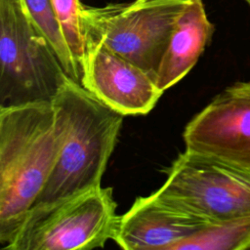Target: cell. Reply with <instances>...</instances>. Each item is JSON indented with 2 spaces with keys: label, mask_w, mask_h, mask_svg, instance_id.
I'll return each instance as SVG.
<instances>
[{
  "label": "cell",
  "mask_w": 250,
  "mask_h": 250,
  "mask_svg": "<svg viewBox=\"0 0 250 250\" xmlns=\"http://www.w3.org/2000/svg\"><path fill=\"white\" fill-rule=\"evenodd\" d=\"M186 149L250 168V80L225 88L187 124Z\"/></svg>",
  "instance_id": "cell-7"
},
{
  "label": "cell",
  "mask_w": 250,
  "mask_h": 250,
  "mask_svg": "<svg viewBox=\"0 0 250 250\" xmlns=\"http://www.w3.org/2000/svg\"><path fill=\"white\" fill-rule=\"evenodd\" d=\"M215 31L203 0H188L179 15L156 76L157 87L165 90L182 80L196 64Z\"/></svg>",
  "instance_id": "cell-10"
},
{
  "label": "cell",
  "mask_w": 250,
  "mask_h": 250,
  "mask_svg": "<svg viewBox=\"0 0 250 250\" xmlns=\"http://www.w3.org/2000/svg\"><path fill=\"white\" fill-rule=\"evenodd\" d=\"M22 8L48 40L65 73L80 83V76L62 33L51 0H21Z\"/></svg>",
  "instance_id": "cell-11"
},
{
  "label": "cell",
  "mask_w": 250,
  "mask_h": 250,
  "mask_svg": "<svg viewBox=\"0 0 250 250\" xmlns=\"http://www.w3.org/2000/svg\"><path fill=\"white\" fill-rule=\"evenodd\" d=\"M62 132L51 102L0 106V244L13 240L56 165Z\"/></svg>",
  "instance_id": "cell-1"
},
{
  "label": "cell",
  "mask_w": 250,
  "mask_h": 250,
  "mask_svg": "<svg viewBox=\"0 0 250 250\" xmlns=\"http://www.w3.org/2000/svg\"><path fill=\"white\" fill-rule=\"evenodd\" d=\"M212 220L197 216L156 191L138 197L119 217L113 241L126 250H168Z\"/></svg>",
  "instance_id": "cell-9"
},
{
  "label": "cell",
  "mask_w": 250,
  "mask_h": 250,
  "mask_svg": "<svg viewBox=\"0 0 250 250\" xmlns=\"http://www.w3.org/2000/svg\"><path fill=\"white\" fill-rule=\"evenodd\" d=\"M84 38L80 84L124 116L148 113L163 94L155 80L98 40Z\"/></svg>",
  "instance_id": "cell-8"
},
{
  "label": "cell",
  "mask_w": 250,
  "mask_h": 250,
  "mask_svg": "<svg viewBox=\"0 0 250 250\" xmlns=\"http://www.w3.org/2000/svg\"><path fill=\"white\" fill-rule=\"evenodd\" d=\"M66 76L25 11L0 2V106L51 102Z\"/></svg>",
  "instance_id": "cell-4"
},
{
  "label": "cell",
  "mask_w": 250,
  "mask_h": 250,
  "mask_svg": "<svg viewBox=\"0 0 250 250\" xmlns=\"http://www.w3.org/2000/svg\"><path fill=\"white\" fill-rule=\"evenodd\" d=\"M0 2H4V3H7V4H11V5H15V6H19V7L22 8L21 0H0Z\"/></svg>",
  "instance_id": "cell-13"
},
{
  "label": "cell",
  "mask_w": 250,
  "mask_h": 250,
  "mask_svg": "<svg viewBox=\"0 0 250 250\" xmlns=\"http://www.w3.org/2000/svg\"><path fill=\"white\" fill-rule=\"evenodd\" d=\"M243 1H245V2H246V4H248V5H249V7H250V0H243Z\"/></svg>",
  "instance_id": "cell-14"
},
{
  "label": "cell",
  "mask_w": 250,
  "mask_h": 250,
  "mask_svg": "<svg viewBox=\"0 0 250 250\" xmlns=\"http://www.w3.org/2000/svg\"><path fill=\"white\" fill-rule=\"evenodd\" d=\"M156 192L212 221L250 217V168L185 150L166 171Z\"/></svg>",
  "instance_id": "cell-6"
},
{
  "label": "cell",
  "mask_w": 250,
  "mask_h": 250,
  "mask_svg": "<svg viewBox=\"0 0 250 250\" xmlns=\"http://www.w3.org/2000/svg\"><path fill=\"white\" fill-rule=\"evenodd\" d=\"M62 33L81 79L85 38L82 25L83 5L80 0H51Z\"/></svg>",
  "instance_id": "cell-12"
},
{
  "label": "cell",
  "mask_w": 250,
  "mask_h": 250,
  "mask_svg": "<svg viewBox=\"0 0 250 250\" xmlns=\"http://www.w3.org/2000/svg\"><path fill=\"white\" fill-rule=\"evenodd\" d=\"M51 103L62 144L52 174L31 208L53 205L102 186L124 117L69 76Z\"/></svg>",
  "instance_id": "cell-2"
},
{
  "label": "cell",
  "mask_w": 250,
  "mask_h": 250,
  "mask_svg": "<svg viewBox=\"0 0 250 250\" xmlns=\"http://www.w3.org/2000/svg\"><path fill=\"white\" fill-rule=\"evenodd\" d=\"M119 217L111 188L102 186L59 203L31 208L7 250H78L113 239Z\"/></svg>",
  "instance_id": "cell-5"
},
{
  "label": "cell",
  "mask_w": 250,
  "mask_h": 250,
  "mask_svg": "<svg viewBox=\"0 0 250 250\" xmlns=\"http://www.w3.org/2000/svg\"><path fill=\"white\" fill-rule=\"evenodd\" d=\"M188 0H135L82 9L84 36L146 71L156 82L158 68L177 19Z\"/></svg>",
  "instance_id": "cell-3"
}]
</instances>
